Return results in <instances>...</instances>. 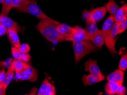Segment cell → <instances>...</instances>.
<instances>
[{"mask_svg":"<svg viewBox=\"0 0 127 95\" xmlns=\"http://www.w3.org/2000/svg\"><path fill=\"white\" fill-rule=\"evenodd\" d=\"M60 23L52 19H41L36 25V29L48 41L57 43L66 41V36L58 32L57 26Z\"/></svg>","mask_w":127,"mask_h":95,"instance_id":"cell-1","label":"cell"},{"mask_svg":"<svg viewBox=\"0 0 127 95\" xmlns=\"http://www.w3.org/2000/svg\"><path fill=\"white\" fill-rule=\"evenodd\" d=\"M72 47L76 64H78L86 55L97 51L98 48L91 40H87L72 42Z\"/></svg>","mask_w":127,"mask_h":95,"instance_id":"cell-2","label":"cell"},{"mask_svg":"<svg viewBox=\"0 0 127 95\" xmlns=\"http://www.w3.org/2000/svg\"><path fill=\"white\" fill-rule=\"evenodd\" d=\"M115 22V16L111 15L108 17L103 25L102 32H103L104 39V44L108 49L109 51L115 55L117 54V51L115 48L117 39H113L111 35V28Z\"/></svg>","mask_w":127,"mask_h":95,"instance_id":"cell-3","label":"cell"},{"mask_svg":"<svg viewBox=\"0 0 127 95\" xmlns=\"http://www.w3.org/2000/svg\"><path fill=\"white\" fill-rule=\"evenodd\" d=\"M17 10L20 13H28L40 19H52L42 10L35 0H25L23 4Z\"/></svg>","mask_w":127,"mask_h":95,"instance_id":"cell-4","label":"cell"},{"mask_svg":"<svg viewBox=\"0 0 127 95\" xmlns=\"http://www.w3.org/2000/svg\"><path fill=\"white\" fill-rule=\"evenodd\" d=\"M16 77L20 81L28 80L30 82H35L38 77V70L29 64L26 68L16 73Z\"/></svg>","mask_w":127,"mask_h":95,"instance_id":"cell-5","label":"cell"},{"mask_svg":"<svg viewBox=\"0 0 127 95\" xmlns=\"http://www.w3.org/2000/svg\"><path fill=\"white\" fill-rule=\"evenodd\" d=\"M74 34L70 38H66V41L76 42L80 40H91L92 35L89 33L86 29H83L80 26H76L75 27Z\"/></svg>","mask_w":127,"mask_h":95,"instance_id":"cell-6","label":"cell"},{"mask_svg":"<svg viewBox=\"0 0 127 95\" xmlns=\"http://www.w3.org/2000/svg\"><path fill=\"white\" fill-rule=\"evenodd\" d=\"M0 23H1L8 30H14L17 32H24L25 28L22 27L17 23L9 18L8 15H2L0 17Z\"/></svg>","mask_w":127,"mask_h":95,"instance_id":"cell-7","label":"cell"},{"mask_svg":"<svg viewBox=\"0 0 127 95\" xmlns=\"http://www.w3.org/2000/svg\"><path fill=\"white\" fill-rule=\"evenodd\" d=\"M56 89L53 84L48 79V76H46L37 92L38 95H55Z\"/></svg>","mask_w":127,"mask_h":95,"instance_id":"cell-8","label":"cell"},{"mask_svg":"<svg viewBox=\"0 0 127 95\" xmlns=\"http://www.w3.org/2000/svg\"><path fill=\"white\" fill-rule=\"evenodd\" d=\"M107 13V11L105 6L99 7L97 8L94 9L91 11H90L88 13L86 18H89L90 20L94 21L97 24V22H100L104 18Z\"/></svg>","mask_w":127,"mask_h":95,"instance_id":"cell-9","label":"cell"},{"mask_svg":"<svg viewBox=\"0 0 127 95\" xmlns=\"http://www.w3.org/2000/svg\"><path fill=\"white\" fill-rule=\"evenodd\" d=\"M105 77L101 72L99 73H90L88 75H84L82 77V82L84 86H92L94 84L104 80Z\"/></svg>","mask_w":127,"mask_h":95,"instance_id":"cell-10","label":"cell"},{"mask_svg":"<svg viewBox=\"0 0 127 95\" xmlns=\"http://www.w3.org/2000/svg\"><path fill=\"white\" fill-rule=\"evenodd\" d=\"M57 29L58 32L66 38L71 37L74 34L75 28V27L72 28L69 25L65 24H59L57 25Z\"/></svg>","mask_w":127,"mask_h":95,"instance_id":"cell-11","label":"cell"},{"mask_svg":"<svg viewBox=\"0 0 127 95\" xmlns=\"http://www.w3.org/2000/svg\"><path fill=\"white\" fill-rule=\"evenodd\" d=\"M91 41L98 48H101L104 44L103 32L102 30H98L92 35Z\"/></svg>","mask_w":127,"mask_h":95,"instance_id":"cell-12","label":"cell"},{"mask_svg":"<svg viewBox=\"0 0 127 95\" xmlns=\"http://www.w3.org/2000/svg\"><path fill=\"white\" fill-rule=\"evenodd\" d=\"M106 79L108 81L124 83V71L120 69H116L108 75Z\"/></svg>","mask_w":127,"mask_h":95,"instance_id":"cell-13","label":"cell"},{"mask_svg":"<svg viewBox=\"0 0 127 95\" xmlns=\"http://www.w3.org/2000/svg\"><path fill=\"white\" fill-rule=\"evenodd\" d=\"M85 71L89 72L90 73H99L101 72L97 65V61L91 59L86 62Z\"/></svg>","mask_w":127,"mask_h":95,"instance_id":"cell-14","label":"cell"},{"mask_svg":"<svg viewBox=\"0 0 127 95\" xmlns=\"http://www.w3.org/2000/svg\"><path fill=\"white\" fill-rule=\"evenodd\" d=\"M7 36L9 42H10L11 45L14 47L19 48L21 45L20 38L18 35V32L14 30H8L7 32Z\"/></svg>","mask_w":127,"mask_h":95,"instance_id":"cell-15","label":"cell"},{"mask_svg":"<svg viewBox=\"0 0 127 95\" xmlns=\"http://www.w3.org/2000/svg\"><path fill=\"white\" fill-rule=\"evenodd\" d=\"M123 84L122 82H112L108 81L105 87V91L106 94L110 95H114L116 94L117 91L120 86Z\"/></svg>","mask_w":127,"mask_h":95,"instance_id":"cell-16","label":"cell"},{"mask_svg":"<svg viewBox=\"0 0 127 95\" xmlns=\"http://www.w3.org/2000/svg\"><path fill=\"white\" fill-rule=\"evenodd\" d=\"M28 63L24 62L20 59H14V60L11 63V67L14 69L15 73L20 72L23 69H24L25 68L28 67Z\"/></svg>","mask_w":127,"mask_h":95,"instance_id":"cell-17","label":"cell"},{"mask_svg":"<svg viewBox=\"0 0 127 95\" xmlns=\"http://www.w3.org/2000/svg\"><path fill=\"white\" fill-rule=\"evenodd\" d=\"M127 17V3L123 5L119 9L115 15V22L119 23L123 19Z\"/></svg>","mask_w":127,"mask_h":95,"instance_id":"cell-18","label":"cell"},{"mask_svg":"<svg viewBox=\"0 0 127 95\" xmlns=\"http://www.w3.org/2000/svg\"><path fill=\"white\" fill-rule=\"evenodd\" d=\"M14 72H15L14 71V69H13L10 64V66L8 68V69H7V72H6L5 79L4 82H3V87H4V89L5 90H6L7 87H8L9 85L10 84L11 80H13V77H14Z\"/></svg>","mask_w":127,"mask_h":95,"instance_id":"cell-19","label":"cell"},{"mask_svg":"<svg viewBox=\"0 0 127 95\" xmlns=\"http://www.w3.org/2000/svg\"><path fill=\"white\" fill-rule=\"evenodd\" d=\"M105 7L106 8L107 11L110 13L111 15L115 16L120 7L116 3L115 0H108V3L105 6Z\"/></svg>","mask_w":127,"mask_h":95,"instance_id":"cell-20","label":"cell"},{"mask_svg":"<svg viewBox=\"0 0 127 95\" xmlns=\"http://www.w3.org/2000/svg\"><path fill=\"white\" fill-rule=\"evenodd\" d=\"M123 51L122 52L120 62L119 64V69L123 71H126L127 68V53L125 48H122Z\"/></svg>","mask_w":127,"mask_h":95,"instance_id":"cell-21","label":"cell"},{"mask_svg":"<svg viewBox=\"0 0 127 95\" xmlns=\"http://www.w3.org/2000/svg\"><path fill=\"white\" fill-rule=\"evenodd\" d=\"M13 0H4L2 3V7L1 15H8L11 9H13L12 6Z\"/></svg>","mask_w":127,"mask_h":95,"instance_id":"cell-22","label":"cell"},{"mask_svg":"<svg viewBox=\"0 0 127 95\" xmlns=\"http://www.w3.org/2000/svg\"><path fill=\"white\" fill-rule=\"evenodd\" d=\"M86 30L92 35H93L98 30L96 23L86 18Z\"/></svg>","mask_w":127,"mask_h":95,"instance_id":"cell-23","label":"cell"},{"mask_svg":"<svg viewBox=\"0 0 127 95\" xmlns=\"http://www.w3.org/2000/svg\"><path fill=\"white\" fill-rule=\"evenodd\" d=\"M119 25V31L118 34H120L124 32L126 30L127 28V17L125 18L118 23Z\"/></svg>","mask_w":127,"mask_h":95,"instance_id":"cell-24","label":"cell"},{"mask_svg":"<svg viewBox=\"0 0 127 95\" xmlns=\"http://www.w3.org/2000/svg\"><path fill=\"white\" fill-rule=\"evenodd\" d=\"M118 31H119V25L118 23L115 22L114 24L111 28V35L113 39H117V36L118 35Z\"/></svg>","mask_w":127,"mask_h":95,"instance_id":"cell-25","label":"cell"},{"mask_svg":"<svg viewBox=\"0 0 127 95\" xmlns=\"http://www.w3.org/2000/svg\"><path fill=\"white\" fill-rule=\"evenodd\" d=\"M11 55H12L13 57L14 58V59H20L21 53L20 52V50H19L18 48L13 46L11 47Z\"/></svg>","mask_w":127,"mask_h":95,"instance_id":"cell-26","label":"cell"},{"mask_svg":"<svg viewBox=\"0 0 127 95\" xmlns=\"http://www.w3.org/2000/svg\"><path fill=\"white\" fill-rule=\"evenodd\" d=\"M21 53H29L30 51V47L28 44L24 43L21 44V45L18 48Z\"/></svg>","mask_w":127,"mask_h":95,"instance_id":"cell-27","label":"cell"},{"mask_svg":"<svg viewBox=\"0 0 127 95\" xmlns=\"http://www.w3.org/2000/svg\"><path fill=\"white\" fill-rule=\"evenodd\" d=\"M31 59V56L29 53H21L20 60L25 63H29Z\"/></svg>","mask_w":127,"mask_h":95,"instance_id":"cell-28","label":"cell"},{"mask_svg":"<svg viewBox=\"0 0 127 95\" xmlns=\"http://www.w3.org/2000/svg\"><path fill=\"white\" fill-rule=\"evenodd\" d=\"M25 0H13L12 6L13 8L14 9H18L21 5L24 2Z\"/></svg>","mask_w":127,"mask_h":95,"instance_id":"cell-29","label":"cell"},{"mask_svg":"<svg viewBox=\"0 0 127 95\" xmlns=\"http://www.w3.org/2000/svg\"><path fill=\"white\" fill-rule=\"evenodd\" d=\"M126 91H127L126 88L123 86V84H122V86H120L118 90H117L116 95H126Z\"/></svg>","mask_w":127,"mask_h":95,"instance_id":"cell-30","label":"cell"},{"mask_svg":"<svg viewBox=\"0 0 127 95\" xmlns=\"http://www.w3.org/2000/svg\"><path fill=\"white\" fill-rule=\"evenodd\" d=\"M7 29L1 23H0V36L4 35L5 34H7Z\"/></svg>","mask_w":127,"mask_h":95,"instance_id":"cell-31","label":"cell"},{"mask_svg":"<svg viewBox=\"0 0 127 95\" xmlns=\"http://www.w3.org/2000/svg\"><path fill=\"white\" fill-rule=\"evenodd\" d=\"M6 76V72L4 68L1 69L0 70V83L4 82Z\"/></svg>","mask_w":127,"mask_h":95,"instance_id":"cell-32","label":"cell"},{"mask_svg":"<svg viewBox=\"0 0 127 95\" xmlns=\"http://www.w3.org/2000/svg\"><path fill=\"white\" fill-rule=\"evenodd\" d=\"M6 95V90L3 87V83H0V95Z\"/></svg>","mask_w":127,"mask_h":95,"instance_id":"cell-33","label":"cell"},{"mask_svg":"<svg viewBox=\"0 0 127 95\" xmlns=\"http://www.w3.org/2000/svg\"><path fill=\"white\" fill-rule=\"evenodd\" d=\"M3 1H4V0H0V4H1V3H2V4Z\"/></svg>","mask_w":127,"mask_h":95,"instance_id":"cell-34","label":"cell"},{"mask_svg":"<svg viewBox=\"0 0 127 95\" xmlns=\"http://www.w3.org/2000/svg\"><path fill=\"white\" fill-rule=\"evenodd\" d=\"M0 17H1V14H0Z\"/></svg>","mask_w":127,"mask_h":95,"instance_id":"cell-35","label":"cell"}]
</instances>
